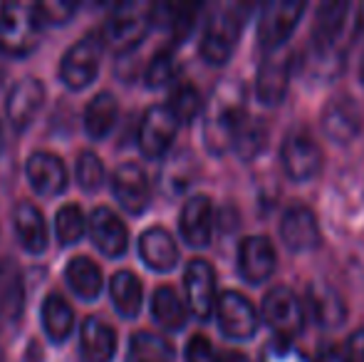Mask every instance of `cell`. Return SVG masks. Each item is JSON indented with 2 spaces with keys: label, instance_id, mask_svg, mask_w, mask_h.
<instances>
[{
  "label": "cell",
  "instance_id": "cell-3",
  "mask_svg": "<svg viewBox=\"0 0 364 362\" xmlns=\"http://www.w3.org/2000/svg\"><path fill=\"white\" fill-rule=\"evenodd\" d=\"M43 40V25L35 5L8 3L0 8V53L8 58H28Z\"/></svg>",
  "mask_w": 364,
  "mask_h": 362
},
{
  "label": "cell",
  "instance_id": "cell-28",
  "mask_svg": "<svg viewBox=\"0 0 364 362\" xmlns=\"http://www.w3.org/2000/svg\"><path fill=\"white\" fill-rule=\"evenodd\" d=\"M109 295L114 310L127 320H134L141 313V303H144V288L141 280L132 271H119L109 283Z\"/></svg>",
  "mask_w": 364,
  "mask_h": 362
},
{
  "label": "cell",
  "instance_id": "cell-36",
  "mask_svg": "<svg viewBox=\"0 0 364 362\" xmlns=\"http://www.w3.org/2000/svg\"><path fill=\"white\" fill-rule=\"evenodd\" d=\"M176 80V60H173L171 50H159L146 65L144 82L151 90H161Z\"/></svg>",
  "mask_w": 364,
  "mask_h": 362
},
{
  "label": "cell",
  "instance_id": "cell-18",
  "mask_svg": "<svg viewBox=\"0 0 364 362\" xmlns=\"http://www.w3.org/2000/svg\"><path fill=\"white\" fill-rule=\"evenodd\" d=\"M213 226H216V211L208 196L198 193L191 196L181 208V218H178V231L181 238L191 248H206L211 246Z\"/></svg>",
  "mask_w": 364,
  "mask_h": 362
},
{
  "label": "cell",
  "instance_id": "cell-33",
  "mask_svg": "<svg viewBox=\"0 0 364 362\" xmlns=\"http://www.w3.org/2000/svg\"><path fill=\"white\" fill-rule=\"evenodd\" d=\"M127 362H173V348L161 335L136 333L129 340Z\"/></svg>",
  "mask_w": 364,
  "mask_h": 362
},
{
  "label": "cell",
  "instance_id": "cell-30",
  "mask_svg": "<svg viewBox=\"0 0 364 362\" xmlns=\"http://www.w3.org/2000/svg\"><path fill=\"white\" fill-rule=\"evenodd\" d=\"M43 328L48 333V338L53 340L55 345L65 343V340L73 335L75 330V313H73V305L58 293H50L48 300L43 303Z\"/></svg>",
  "mask_w": 364,
  "mask_h": 362
},
{
  "label": "cell",
  "instance_id": "cell-26",
  "mask_svg": "<svg viewBox=\"0 0 364 362\" xmlns=\"http://www.w3.org/2000/svg\"><path fill=\"white\" fill-rule=\"evenodd\" d=\"M25 310V280L20 268L0 258V323H15Z\"/></svg>",
  "mask_w": 364,
  "mask_h": 362
},
{
  "label": "cell",
  "instance_id": "cell-7",
  "mask_svg": "<svg viewBox=\"0 0 364 362\" xmlns=\"http://www.w3.org/2000/svg\"><path fill=\"white\" fill-rule=\"evenodd\" d=\"M307 5L302 0H270L263 5L258 18V43L265 53L283 50L295 33Z\"/></svg>",
  "mask_w": 364,
  "mask_h": 362
},
{
  "label": "cell",
  "instance_id": "cell-14",
  "mask_svg": "<svg viewBox=\"0 0 364 362\" xmlns=\"http://www.w3.org/2000/svg\"><path fill=\"white\" fill-rule=\"evenodd\" d=\"M112 191L119 206L132 216H139L151 203V183H149L146 171L134 161L117 166L114 176H112Z\"/></svg>",
  "mask_w": 364,
  "mask_h": 362
},
{
  "label": "cell",
  "instance_id": "cell-22",
  "mask_svg": "<svg viewBox=\"0 0 364 362\" xmlns=\"http://www.w3.org/2000/svg\"><path fill=\"white\" fill-rule=\"evenodd\" d=\"M117 355V333L100 318H87L80 335L82 362H112Z\"/></svg>",
  "mask_w": 364,
  "mask_h": 362
},
{
  "label": "cell",
  "instance_id": "cell-35",
  "mask_svg": "<svg viewBox=\"0 0 364 362\" xmlns=\"http://www.w3.org/2000/svg\"><path fill=\"white\" fill-rule=\"evenodd\" d=\"M87 228V218L82 213V208L77 203H68L58 211V218H55V233H58L60 246H75L82 238Z\"/></svg>",
  "mask_w": 364,
  "mask_h": 362
},
{
  "label": "cell",
  "instance_id": "cell-8",
  "mask_svg": "<svg viewBox=\"0 0 364 362\" xmlns=\"http://www.w3.org/2000/svg\"><path fill=\"white\" fill-rule=\"evenodd\" d=\"M347 3H322L315 15V28H312V58L320 63H340L342 55L337 53L342 35L347 28Z\"/></svg>",
  "mask_w": 364,
  "mask_h": 362
},
{
  "label": "cell",
  "instance_id": "cell-29",
  "mask_svg": "<svg viewBox=\"0 0 364 362\" xmlns=\"http://www.w3.org/2000/svg\"><path fill=\"white\" fill-rule=\"evenodd\" d=\"M151 315L164 330H168V333H178V330H183L188 323L186 303H183L176 290L168 288V285H161V288L154 290Z\"/></svg>",
  "mask_w": 364,
  "mask_h": 362
},
{
  "label": "cell",
  "instance_id": "cell-42",
  "mask_svg": "<svg viewBox=\"0 0 364 362\" xmlns=\"http://www.w3.org/2000/svg\"><path fill=\"white\" fill-rule=\"evenodd\" d=\"M317 362H347V355L340 345H330V348H322Z\"/></svg>",
  "mask_w": 364,
  "mask_h": 362
},
{
  "label": "cell",
  "instance_id": "cell-20",
  "mask_svg": "<svg viewBox=\"0 0 364 362\" xmlns=\"http://www.w3.org/2000/svg\"><path fill=\"white\" fill-rule=\"evenodd\" d=\"M45 102V85L38 78H25L10 90L8 102H5V115H8L13 129L23 132L33 124L40 107Z\"/></svg>",
  "mask_w": 364,
  "mask_h": 362
},
{
  "label": "cell",
  "instance_id": "cell-19",
  "mask_svg": "<svg viewBox=\"0 0 364 362\" xmlns=\"http://www.w3.org/2000/svg\"><path fill=\"white\" fill-rule=\"evenodd\" d=\"M322 132L337 144H347L362 132V110L352 97H335L322 110Z\"/></svg>",
  "mask_w": 364,
  "mask_h": 362
},
{
  "label": "cell",
  "instance_id": "cell-32",
  "mask_svg": "<svg viewBox=\"0 0 364 362\" xmlns=\"http://www.w3.org/2000/svg\"><path fill=\"white\" fill-rule=\"evenodd\" d=\"M65 278L73 293L82 300H97L102 293V271L92 258L77 256L65 268Z\"/></svg>",
  "mask_w": 364,
  "mask_h": 362
},
{
  "label": "cell",
  "instance_id": "cell-11",
  "mask_svg": "<svg viewBox=\"0 0 364 362\" xmlns=\"http://www.w3.org/2000/svg\"><path fill=\"white\" fill-rule=\"evenodd\" d=\"M178 119L166 105H154L139 122V149L146 159H164L178 134Z\"/></svg>",
  "mask_w": 364,
  "mask_h": 362
},
{
  "label": "cell",
  "instance_id": "cell-23",
  "mask_svg": "<svg viewBox=\"0 0 364 362\" xmlns=\"http://www.w3.org/2000/svg\"><path fill=\"white\" fill-rule=\"evenodd\" d=\"M15 233H18V241L30 256H40V253L48 251V223L45 216L35 203L23 201L15 206Z\"/></svg>",
  "mask_w": 364,
  "mask_h": 362
},
{
  "label": "cell",
  "instance_id": "cell-16",
  "mask_svg": "<svg viewBox=\"0 0 364 362\" xmlns=\"http://www.w3.org/2000/svg\"><path fill=\"white\" fill-rule=\"evenodd\" d=\"M280 236H283L285 246L295 253H307L320 246L322 233L312 208L305 203H292L285 208L283 218H280Z\"/></svg>",
  "mask_w": 364,
  "mask_h": 362
},
{
  "label": "cell",
  "instance_id": "cell-37",
  "mask_svg": "<svg viewBox=\"0 0 364 362\" xmlns=\"http://www.w3.org/2000/svg\"><path fill=\"white\" fill-rule=\"evenodd\" d=\"M105 181V164L95 151H82L77 159V183L85 191H97Z\"/></svg>",
  "mask_w": 364,
  "mask_h": 362
},
{
  "label": "cell",
  "instance_id": "cell-44",
  "mask_svg": "<svg viewBox=\"0 0 364 362\" xmlns=\"http://www.w3.org/2000/svg\"><path fill=\"white\" fill-rule=\"evenodd\" d=\"M3 82H5V65H3V60H0V87H3Z\"/></svg>",
  "mask_w": 364,
  "mask_h": 362
},
{
  "label": "cell",
  "instance_id": "cell-21",
  "mask_svg": "<svg viewBox=\"0 0 364 362\" xmlns=\"http://www.w3.org/2000/svg\"><path fill=\"white\" fill-rule=\"evenodd\" d=\"M28 179L30 186L40 193V196H60V193L68 188V166L63 164L58 154L53 151H35L28 159Z\"/></svg>",
  "mask_w": 364,
  "mask_h": 362
},
{
  "label": "cell",
  "instance_id": "cell-6",
  "mask_svg": "<svg viewBox=\"0 0 364 362\" xmlns=\"http://www.w3.org/2000/svg\"><path fill=\"white\" fill-rule=\"evenodd\" d=\"M102 53H105V40L100 30H90L85 38H80L68 53L63 55L60 63V80L70 90L80 92L90 87L97 80L102 65Z\"/></svg>",
  "mask_w": 364,
  "mask_h": 362
},
{
  "label": "cell",
  "instance_id": "cell-15",
  "mask_svg": "<svg viewBox=\"0 0 364 362\" xmlns=\"http://www.w3.org/2000/svg\"><path fill=\"white\" fill-rule=\"evenodd\" d=\"M278 268V256L270 238L265 236H248L238 246V273L245 283L263 285L265 280L273 278Z\"/></svg>",
  "mask_w": 364,
  "mask_h": 362
},
{
  "label": "cell",
  "instance_id": "cell-12",
  "mask_svg": "<svg viewBox=\"0 0 364 362\" xmlns=\"http://www.w3.org/2000/svg\"><path fill=\"white\" fill-rule=\"evenodd\" d=\"M183 288H186V308L191 310V315L201 323L211 320L213 310H216V271L211 263H206L203 258H196L186 266L183 273Z\"/></svg>",
  "mask_w": 364,
  "mask_h": 362
},
{
  "label": "cell",
  "instance_id": "cell-27",
  "mask_svg": "<svg viewBox=\"0 0 364 362\" xmlns=\"http://www.w3.org/2000/svg\"><path fill=\"white\" fill-rule=\"evenodd\" d=\"M265 142H268V124H265V119L245 112L243 119L238 122V127L233 132L230 151H235L243 161H250L263 151Z\"/></svg>",
  "mask_w": 364,
  "mask_h": 362
},
{
  "label": "cell",
  "instance_id": "cell-1",
  "mask_svg": "<svg viewBox=\"0 0 364 362\" xmlns=\"http://www.w3.org/2000/svg\"><path fill=\"white\" fill-rule=\"evenodd\" d=\"M245 90L238 80L220 82L213 90V97L206 107V122H203V139L211 154H225L230 151V139L245 115Z\"/></svg>",
  "mask_w": 364,
  "mask_h": 362
},
{
  "label": "cell",
  "instance_id": "cell-45",
  "mask_svg": "<svg viewBox=\"0 0 364 362\" xmlns=\"http://www.w3.org/2000/svg\"><path fill=\"white\" fill-rule=\"evenodd\" d=\"M5 149V134H3V124H0V154H3Z\"/></svg>",
  "mask_w": 364,
  "mask_h": 362
},
{
  "label": "cell",
  "instance_id": "cell-46",
  "mask_svg": "<svg viewBox=\"0 0 364 362\" xmlns=\"http://www.w3.org/2000/svg\"><path fill=\"white\" fill-rule=\"evenodd\" d=\"M360 75H362V85H364V60H362V68H360Z\"/></svg>",
  "mask_w": 364,
  "mask_h": 362
},
{
  "label": "cell",
  "instance_id": "cell-5",
  "mask_svg": "<svg viewBox=\"0 0 364 362\" xmlns=\"http://www.w3.org/2000/svg\"><path fill=\"white\" fill-rule=\"evenodd\" d=\"M260 318L270 325L275 338L292 343L305 330V303L297 298L295 290H290L288 285H275V288H270L265 293Z\"/></svg>",
  "mask_w": 364,
  "mask_h": 362
},
{
  "label": "cell",
  "instance_id": "cell-41",
  "mask_svg": "<svg viewBox=\"0 0 364 362\" xmlns=\"http://www.w3.org/2000/svg\"><path fill=\"white\" fill-rule=\"evenodd\" d=\"M342 350H345V355H347V362H364V328L355 330V333L347 338Z\"/></svg>",
  "mask_w": 364,
  "mask_h": 362
},
{
  "label": "cell",
  "instance_id": "cell-24",
  "mask_svg": "<svg viewBox=\"0 0 364 362\" xmlns=\"http://www.w3.org/2000/svg\"><path fill=\"white\" fill-rule=\"evenodd\" d=\"M139 256L151 271L168 273L178 263V246L164 228H146L139 238Z\"/></svg>",
  "mask_w": 364,
  "mask_h": 362
},
{
  "label": "cell",
  "instance_id": "cell-38",
  "mask_svg": "<svg viewBox=\"0 0 364 362\" xmlns=\"http://www.w3.org/2000/svg\"><path fill=\"white\" fill-rule=\"evenodd\" d=\"M260 362H312V360L300 348H295V343L273 338L263 348V353H260Z\"/></svg>",
  "mask_w": 364,
  "mask_h": 362
},
{
  "label": "cell",
  "instance_id": "cell-39",
  "mask_svg": "<svg viewBox=\"0 0 364 362\" xmlns=\"http://www.w3.org/2000/svg\"><path fill=\"white\" fill-rule=\"evenodd\" d=\"M40 25H65L77 13V3H35Z\"/></svg>",
  "mask_w": 364,
  "mask_h": 362
},
{
  "label": "cell",
  "instance_id": "cell-17",
  "mask_svg": "<svg viewBox=\"0 0 364 362\" xmlns=\"http://www.w3.org/2000/svg\"><path fill=\"white\" fill-rule=\"evenodd\" d=\"M87 228H90L92 243L97 246V251H102L107 258H122L127 253L129 231H127V223L112 208L97 206L87 221Z\"/></svg>",
  "mask_w": 364,
  "mask_h": 362
},
{
  "label": "cell",
  "instance_id": "cell-34",
  "mask_svg": "<svg viewBox=\"0 0 364 362\" xmlns=\"http://www.w3.org/2000/svg\"><path fill=\"white\" fill-rule=\"evenodd\" d=\"M166 107L171 110V115L178 119V124H188V122H193L203 112L201 92L193 87V85L181 82V85H176V87L171 90Z\"/></svg>",
  "mask_w": 364,
  "mask_h": 362
},
{
  "label": "cell",
  "instance_id": "cell-9",
  "mask_svg": "<svg viewBox=\"0 0 364 362\" xmlns=\"http://www.w3.org/2000/svg\"><path fill=\"white\" fill-rule=\"evenodd\" d=\"M218 328L230 340H250L260 328V315L255 305L238 290H225L216 300Z\"/></svg>",
  "mask_w": 364,
  "mask_h": 362
},
{
  "label": "cell",
  "instance_id": "cell-25",
  "mask_svg": "<svg viewBox=\"0 0 364 362\" xmlns=\"http://www.w3.org/2000/svg\"><path fill=\"white\" fill-rule=\"evenodd\" d=\"M310 310L312 320L322 328H340L347 318V305L345 300L340 298L335 288L330 285L315 283L307 288V305L305 313Z\"/></svg>",
  "mask_w": 364,
  "mask_h": 362
},
{
  "label": "cell",
  "instance_id": "cell-10",
  "mask_svg": "<svg viewBox=\"0 0 364 362\" xmlns=\"http://www.w3.org/2000/svg\"><path fill=\"white\" fill-rule=\"evenodd\" d=\"M322 147L307 132H292L280 149V164L292 181H312L322 171Z\"/></svg>",
  "mask_w": 364,
  "mask_h": 362
},
{
  "label": "cell",
  "instance_id": "cell-4",
  "mask_svg": "<svg viewBox=\"0 0 364 362\" xmlns=\"http://www.w3.org/2000/svg\"><path fill=\"white\" fill-rule=\"evenodd\" d=\"M151 8L149 3H122L114 5L107 25L102 30V40L117 55H127L141 45L151 30Z\"/></svg>",
  "mask_w": 364,
  "mask_h": 362
},
{
  "label": "cell",
  "instance_id": "cell-2",
  "mask_svg": "<svg viewBox=\"0 0 364 362\" xmlns=\"http://www.w3.org/2000/svg\"><path fill=\"white\" fill-rule=\"evenodd\" d=\"M253 5L248 3H223L216 5L208 15L201 33L198 53L208 65H225L235 53V45L243 33L245 18L250 15Z\"/></svg>",
  "mask_w": 364,
  "mask_h": 362
},
{
  "label": "cell",
  "instance_id": "cell-47",
  "mask_svg": "<svg viewBox=\"0 0 364 362\" xmlns=\"http://www.w3.org/2000/svg\"><path fill=\"white\" fill-rule=\"evenodd\" d=\"M0 362H5V355H3V348H0Z\"/></svg>",
  "mask_w": 364,
  "mask_h": 362
},
{
  "label": "cell",
  "instance_id": "cell-13",
  "mask_svg": "<svg viewBox=\"0 0 364 362\" xmlns=\"http://www.w3.org/2000/svg\"><path fill=\"white\" fill-rule=\"evenodd\" d=\"M290 73H292V55L283 50L265 53L260 60L258 75H255V97L263 105H280L288 95L290 87Z\"/></svg>",
  "mask_w": 364,
  "mask_h": 362
},
{
  "label": "cell",
  "instance_id": "cell-31",
  "mask_svg": "<svg viewBox=\"0 0 364 362\" xmlns=\"http://www.w3.org/2000/svg\"><path fill=\"white\" fill-rule=\"evenodd\" d=\"M119 117V105H117L112 92H100L97 97H92V102L85 110V132L92 139H105L117 124Z\"/></svg>",
  "mask_w": 364,
  "mask_h": 362
},
{
  "label": "cell",
  "instance_id": "cell-43",
  "mask_svg": "<svg viewBox=\"0 0 364 362\" xmlns=\"http://www.w3.org/2000/svg\"><path fill=\"white\" fill-rule=\"evenodd\" d=\"M220 362H250L243 353H220Z\"/></svg>",
  "mask_w": 364,
  "mask_h": 362
},
{
  "label": "cell",
  "instance_id": "cell-40",
  "mask_svg": "<svg viewBox=\"0 0 364 362\" xmlns=\"http://www.w3.org/2000/svg\"><path fill=\"white\" fill-rule=\"evenodd\" d=\"M186 362H220V353L206 335H193L186 343Z\"/></svg>",
  "mask_w": 364,
  "mask_h": 362
}]
</instances>
